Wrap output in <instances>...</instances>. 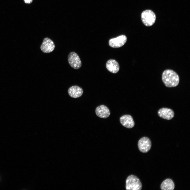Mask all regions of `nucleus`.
I'll return each mask as SVG.
<instances>
[{"label": "nucleus", "mask_w": 190, "mask_h": 190, "mask_svg": "<svg viewBox=\"0 0 190 190\" xmlns=\"http://www.w3.org/2000/svg\"><path fill=\"white\" fill-rule=\"evenodd\" d=\"M68 93L69 96L73 98H76L80 97L82 95L83 91L82 88L77 86H73L68 89Z\"/></svg>", "instance_id": "obj_11"}, {"label": "nucleus", "mask_w": 190, "mask_h": 190, "mask_svg": "<svg viewBox=\"0 0 190 190\" xmlns=\"http://www.w3.org/2000/svg\"><path fill=\"white\" fill-rule=\"evenodd\" d=\"M95 112L98 117L104 118H108L110 113L108 108L103 105L97 107L96 108Z\"/></svg>", "instance_id": "obj_10"}, {"label": "nucleus", "mask_w": 190, "mask_h": 190, "mask_svg": "<svg viewBox=\"0 0 190 190\" xmlns=\"http://www.w3.org/2000/svg\"><path fill=\"white\" fill-rule=\"evenodd\" d=\"M175 185L173 180L169 178L166 179L162 183L160 188L162 190H173Z\"/></svg>", "instance_id": "obj_13"}, {"label": "nucleus", "mask_w": 190, "mask_h": 190, "mask_svg": "<svg viewBox=\"0 0 190 190\" xmlns=\"http://www.w3.org/2000/svg\"><path fill=\"white\" fill-rule=\"evenodd\" d=\"M162 78L165 85L168 87L177 86L179 81L178 74L174 71L170 69L166 70L163 72Z\"/></svg>", "instance_id": "obj_1"}, {"label": "nucleus", "mask_w": 190, "mask_h": 190, "mask_svg": "<svg viewBox=\"0 0 190 190\" xmlns=\"http://www.w3.org/2000/svg\"><path fill=\"white\" fill-rule=\"evenodd\" d=\"M106 67L107 69L113 73H116L119 70L120 66L118 62L114 59H110L106 63Z\"/></svg>", "instance_id": "obj_12"}, {"label": "nucleus", "mask_w": 190, "mask_h": 190, "mask_svg": "<svg viewBox=\"0 0 190 190\" xmlns=\"http://www.w3.org/2000/svg\"><path fill=\"white\" fill-rule=\"evenodd\" d=\"M142 185L139 179L136 176H129L126 180V188L127 190H140Z\"/></svg>", "instance_id": "obj_2"}, {"label": "nucleus", "mask_w": 190, "mask_h": 190, "mask_svg": "<svg viewBox=\"0 0 190 190\" xmlns=\"http://www.w3.org/2000/svg\"><path fill=\"white\" fill-rule=\"evenodd\" d=\"M120 121L122 126L128 128H131L135 125L133 118L130 115H126L122 116L120 118Z\"/></svg>", "instance_id": "obj_8"}, {"label": "nucleus", "mask_w": 190, "mask_h": 190, "mask_svg": "<svg viewBox=\"0 0 190 190\" xmlns=\"http://www.w3.org/2000/svg\"><path fill=\"white\" fill-rule=\"evenodd\" d=\"M141 18L144 24L146 26H149L154 23L156 17L155 13L152 11L146 10L142 12Z\"/></svg>", "instance_id": "obj_3"}, {"label": "nucleus", "mask_w": 190, "mask_h": 190, "mask_svg": "<svg viewBox=\"0 0 190 190\" xmlns=\"http://www.w3.org/2000/svg\"><path fill=\"white\" fill-rule=\"evenodd\" d=\"M55 45L54 42L50 38H45L40 46L41 51L45 53H50L53 51L55 48Z\"/></svg>", "instance_id": "obj_7"}, {"label": "nucleus", "mask_w": 190, "mask_h": 190, "mask_svg": "<svg viewBox=\"0 0 190 190\" xmlns=\"http://www.w3.org/2000/svg\"><path fill=\"white\" fill-rule=\"evenodd\" d=\"M151 146V141L147 137H143L139 141L138 146L140 151L143 153L148 152L150 149Z\"/></svg>", "instance_id": "obj_5"}, {"label": "nucleus", "mask_w": 190, "mask_h": 190, "mask_svg": "<svg viewBox=\"0 0 190 190\" xmlns=\"http://www.w3.org/2000/svg\"><path fill=\"white\" fill-rule=\"evenodd\" d=\"M24 1L26 3L30 4L32 2V0H24Z\"/></svg>", "instance_id": "obj_14"}, {"label": "nucleus", "mask_w": 190, "mask_h": 190, "mask_svg": "<svg viewBox=\"0 0 190 190\" xmlns=\"http://www.w3.org/2000/svg\"><path fill=\"white\" fill-rule=\"evenodd\" d=\"M158 114L160 117L168 120H171L174 116V112L172 109L165 108L159 109Z\"/></svg>", "instance_id": "obj_9"}, {"label": "nucleus", "mask_w": 190, "mask_h": 190, "mask_svg": "<svg viewBox=\"0 0 190 190\" xmlns=\"http://www.w3.org/2000/svg\"><path fill=\"white\" fill-rule=\"evenodd\" d=\"M68 61L70 65L73 68L78 69L82 65V63L78 55L74 52H70L68 56Z\"/></svg>", "instance_id": "obj_4"}, {"label": "nucleus", "mask_w": 190, "mask_h": 190, "mask_svg": "<svg viewBox=\"0 0 190 190\" xmlns=\"http://www.w3.org/2000/svg\"><path fill=\"white\" fill-rule=\"evenodd\" d=\"M127 40V38L125 35H121L110 39L109 41V44L112 48H119L123 46Z\"/></svg>", "instance_id": "obj_6"}]
</instances>
